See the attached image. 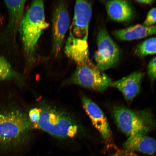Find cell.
Wrapping results in <instances>:
<instances>
[{
  "mask_svg": "<svg viewBox=\"0 0 156 156\" xmlns=\"http://www.w3.org/2000/svg\"><path fill=\"white\" fill-rule=\"evenodd\" d=\"M69 24L67 2L58 1L54 6L52 14V51L55 57L58 56L63 47Z\"/></svg>",
  "mask_w": 156,
  "mask_h": 156,
  "instance_id": "obj_7",
  "label": "cell"
},
{
  "mask_svg": "<svg viewBox=\"0 0 156 156\" xmlns=\"http://www.w3.org/2000/svg\"><path fill=\"white\" fill-rule=\"evenodd\" d=\"M37 107L40 112L38 122L33 126L54 137L71 138L78 136L81 127L69 113L54 105L43 103Z\"/></svg>",
  "mask_w": 156,
  "mask_h": 156,
  "instance_id": "obj_2",
  "label": "cell"
},
{
  "mask_svg": "<svg viewBox=\"0 0 156 156\" xmlns=\"http://www.w3.org/2000/svg\"><path fill=\"white\" fill-rule=\"evenodd\" d=\"M144 74L136 71L115 81L110 86L116 88L121 92L128 102H130L139 94Z\"/></svg>",
  "mask_w": 156,
  "mask_h": 156,
  "instance_id": "obj_10",
  "label": "cell"
},
{
  "mask_svg": "<svg viewBox=\"0 0 156 156\" xmlns=\"http://www.w3.org/2000/svg\"><path fill=\"white\" fill-rule=\"evenodd\" d=\"M135 54L140 57H145L156 54V37L148 38L138 44L135 50Z\"/></svg>",
  "mask_w": 156,
  "mask_h": 156,
  "instance_id": "obj_15",
  "label": "cell"
},
{
  "mask_svg": "<svg viewBox=\"0 0 156 156\" xmlns=\"http://www.w3.org/2000/svg\"><path fill=\"white\" fill-rule=\"evenodd\" d=\"M33 129L28 116L23 111L15 108L0 111V149L24 145Z\"/></svg>",
  "mask_w": 156,
  "mask_h": 156,
  "instance_id": "obj_3",
  "label": "cell"
},
{
  "mask_svg": "<svg viewBox=\"0 0 156 156\" xmlns=\"http://www.w3.org/2000/svg\"><path fill=\"white\" fill-rule=\"evenodd\" d=\"M156 34V25L147 27L137 24L123 29L115 30L113 36L121 41L140 40Z\"/></svg>",
  "mask_w": 156,
  "mask_h": 156,
  "instance_id": "obj_12",
  "label": "cell"
},
{
  "mask_svg": "<svg viewBox=\"0 0 156 156\" xmlns=\"http://www.w3.org/2000/svg\"><path fill=\"white\" fill-rule=\"evenodd\" d=\"M67 82L68 83L102 92L110 86L112 81L89 59L77 65L75 71Z\"/></svg>",
  "mask_w": 156,
  "mask_h": 156,
  "instance_id": "obj_5",
  "label": "cell"
},
{
  "mask_svg": "<svg viewBox=\"0 0 156 156\" xmlns=\"http://www.w3.org/2000/svg\"><path fill=\"white\" fill-rule=\"evenodd\" d=\"M26 1H5L8 9L9 19V30L13 34L19 31L20 26L24 15V11Z\"/></svg>",
  "mask_w": 156,
  "mask_h": 156,
  "instance_id": "obj_14",
  "label": "cell"
},
{
  "mask_svg": "<svg viewBox=\"0 0 156 156\" xmlns=\"http://www.w3.org/2000/svg\"><path fill=\"white\" fill-rule=\"evenodd\" d=\"M123 146L129 152L137 151L152 155L156 151V140L146 133H136L129 136Z\"/></svg>",
  "mask_w": 156,
  "mask_h": 156,
  "instance_id": "obj_11",
  "label": "cell"
},
{
  "mask_svg": "<svg viewBox=\"0 0 156 156\" xmlns=\"http://www.w3.org/2000/svg\"><path fill=\"white\" fill-rule=\"evenodd\" d=\"M156 23V7L152 9L148 13L143 25L150 27Z\"/></svg>",
  "mask_w": 156,
  "mask_h": 156,
  "instance_id": "obj_17",
  "label": "cell"
},
{
  "mask_svg": "<svg viewBox=\"0 0 156 156\" xmlns=\"http://www.w3.org/2000/svg\"><path fill=\"white\" fill-rule=\"evenodd\" d=\"M105 5L107 14L112 21L126 22L130 21L133 17V9L128 1H107Z\"/></svg>",
  "mask_w": 156,
  "mask_h": 156,
  "instance_id": "obj_13",
  "label": "cell"
},
{
  "mask_svg": "<svg viewBox=\"0 0 156 156\" xmlns=\"http://www.w3.org/2000/svg\"><path fill=\"white\" fill-rule=\"evenodd\" d=\"M18 76L7 60L0 56V81L15 79Z\"/></svg>",
  "mask_w": 156,
  "mask_h": 156,
  "instance_id": "obj_16",
  "label": "cell"
},
{
  "mask_svg": "<svg viewBox=\"0 0 156 156\" xmlns=\"http://www.w3.org/2000/svg\"><path fill=\"white\" fill-rule=\"evenodd\" d=\"M83 108L90 119L94 126L97 129L107 144L113 143L112 134L108 121L102 111L89 98H81Z\"/></svg>",
  "mask_w": 156,
  "mask_h": 156,
  "instance_id": "obj_9",
  "label": "cell"
},
{
  "mask_svg": "<svg viewBox=\"0 0 156 156\" xmlns=\"http://www.w3.org/2000/svg\"><path fill=\"white\" fill-rule=\"evenodd\" d=\"M49 25L45 20L44 1H33L24 13L19 30L29 64L34 62L38 41Z\"/></svg>",
  "mask_w": 156,
  "mask_h": 156,
  "instance_id": "obj_1",
  "label": "cell"
},
{
  "mask_svg": "<svg viewBox=\"0 0 156 156\" xmlns=\"http://www.w3.org/2000/svg\"><path fill=\"white\" fill-rule=\"evenodd\" d=\"M135 2L138 3L143 4L151 5L154 1H152V0H144V1H136Z\"/></svg>",
  "mask_w": 156,
  "mask_h": 156,
  "instance_id": "obj_19",
  "label": "cell"
},
{
  "mask_svg": "<svg viewBox=\"0 0 156 156\" xmlns=\"http://www.w3.org/2000/svg\"><path fill=\"white\" fill-rule=\"evenodd\" d=\"M112 113L119 129L128 136L146 134L156 127V120L150 110H134L119 106L114 107Z\"/></svg>",
  "mask_w": 156,
  "mask_h": 156,
  "instance_id": "obj_4",
  "label": "cell"
},
{
  "mask_svg": "<svg viewBox=\"0 0 156 156\" xmlns=\"http://www.w3.org/2000/svg\"><path fill=\"white\" fill-rule=\"evenodd\" d=\"M148 76L152 81L156 79V56L152 58L147 67Z\"/></svg>",
  "mask_w": 156,
  "mask_h": 156,
  "instance_id": "obj_18",
  "label": "cell"
},
{
  "mask_svg": "<svg viewBox=\"0 0 156 156\" xmlns=\"http://www.w3.org/2000/svg\"><path fill=\"white\" fill-rule=\"evenodd\" d=\"M92 13V4L90 2L76 1L73 21L69 31L75 37L87 40L89 24Z\"/></svg>",
  "mask_w": 156,
  "mask_h": 156,
  "instance_id": "obj_8",
  "label": "cell"
},
{
  "mask_svg": "<svg viewBox=\"0 0 156 156\" xmlns=\"http://www.w3.org/2000/svg\"><path fill=\"white\" fill-rule=\"evenodd\" d=\"M97 43V50L94 55L95 65L103 71L115 67L119 61L120 49L105 27L99 29Z\"/></svg>",
  "mask_w": 156,
  "mask_h": 156,
  "instance_id": "obj_6",
  "label": "cell"
}]
</instances>
